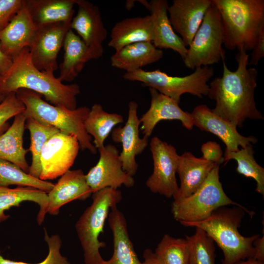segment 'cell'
Masks as SVG:
<instances>
[{
  "instance_id": "7c38bea8",
  "label": "cell",
  "mask_w": 264,
  "mask_h": 264,
  "mask_svg": "<svg viewBox=\"0 0 264 264\" xmlns=\"http://www.w3.org/2000/svg\"><path fill=\"white\" fill-rule=\"evenodd\" d=\"M98 150L100 154L98 162L85 175L87 184L92 193L106 188L117 189L122 185L132 187L134 179L123 170L117 148L109 144Z\"/></svg>"
},
{
  "instance_id": "ba28073f",
  "label": "cell",
  "mask_w": 264,
  "mask_h": 264,
  "mask_svg": "<svg viewBox=\"0 0 264 264\" xmlns=\"http://www.w3.org/2000/svg\"><path fill=\"white\" fill-rule=\"evenodd\" d=\"M214 74V68L209 66L197 68L192 73L182 77L170 76L159 69L146 71L141 68L126 72L123 78L140 82L142 86L154 88L179 104L184 93L198 98L207 96L209 89L207 83Z\"/></svg>"
},
{
  "instance_id": "b9f144b4",
  "label": "cell",
  "mask_w": 264,
  "mask_h": 264,
  "mask_svg": "<svg viewBox=\"0 0 264 264\" xmlns=\"http://www.w3.org/2000/svg\"><path fill=\"white\" fill-rule=\"evenodd\" d=\"M143 261L140 264H163L150 249H145L143 254Z\"/></svg>"
},
{
  "instance_id": "44dd1931",
  "label": "cell",
  "mask_w": 264,
  "mask_h": 264,
  "mask_svg": "<svg viewBox=\"0 0 264 264\" xmlns=\"http://www.w3.org/2000/svg\"><path fill=\"white\" fill-rule=\"evenodd\" d=\"M154 45L157 48L170 49L177 53L182 59L186 56L187 48L183 41L174 30L168 13L169 4L166 0H152L149 2Z\"/></svg>"
},
{
  "instance_id": "ee69618b",
  "label": "cell",
  "mask_w": 264,
  "mask_h": 264,
  "mask_svg": "<svg viewBox=\"0 0 264 264\" xmlns=\"http://www.w3.org/2000/svg\"><path fill=\"white\" fill-rule=\"evenodd\" d=\"M234 264H264V263L258 261L253 258H250L247 260L238 262Z\"/></svg>"
},
{
  "instance_id": "d6a6232c",
  "label": "cell",
  "mask_w": 264,
  "mask_h": 264,
  "mask_svg": "<svg viewBox=\"0 0 264 264\" xmlns=\"http://www.w3.org/2000/svg\"><path fill=\"white\" fill-rule=\"evenodd\" d=\"M28 186L43 190L50 191L54 184L30 176L16 165L0 159V187Z\"/></svg>"
},
{
  "instance_id": "5b68a950",
  "label": "cell",
  "mask_w": 264,
  "mask_h": 264,
  "mask_svg": "<svg viewBox=\"0 0 264 264\" xmlns=\"http://www.w3.org/2000/svg\"><path fill=\"white\" fill-rule=\"evenodd\" d=\"M24 107L27 118L56 128L60 131L75 136L82 151L96 154L97 149L91 142V136L86 131L84 123L89 112L87 106L69 110L50 104L42 95L27 89L15 92Z\"/></svg>"
},
{
  "instance_id": "8fae6325",
  "label": "cell",
  "mask_w": 264,
  "mask_h": 264,
  "mask_svg": "<svg viewBox=\"0 0 264 264\" xmlns=\"http://www.w3.org/2000/svg\"><path fill=\"white\" fill-rule=\"evenodd\" d=\"M80 149L75 136L61 131L53 135L41 153L39 178L47 181L61 176L73 165Z\"/></svg>"
},
{
  "instance_id": "ab89813d",
  "label": "cell",
  "mask_w": 264,
  "mask_h": 264,
  "mask_svg": "<svg viewBox=\"0 0 264 264\" xmlns=\"http://www.w3.org/2000/svg\"><path fill=\"white\" fill-rule=\"evenodd\" d=\"M252 50L249 65L257 66L264 57V28L261 30L257 43Z\"/></svg>"
},
{
  "instance_id": "5bb4252c",
  "label": "cell",
  "mask_w": 264,
  "mask_h": 264,
  "mask_svg": "<svg viewBox=\"0 0 264 264\" xmlns=\"http://www.w3.org/2000/svg\"><path fill=\"white\" fill-rule=\"evenodd\" d=\"M138 104L131 101L128 104V119L124 126L114 128L111 131L112 140L121 143L122 152L120 158L123 169L128 174L134 176L138 169L136 156L141 154L149 143V137L139 136L140 119L137 116Z\"/></svg>"
},
{
  "instance_id": "e575fe53",
  "label": "cell",
  "mask_w": 264,
  "mask_h": 264,
  "mask_svg": "<svg viewBox=\"0 0 264 264\" xmlns=\"http://www.w3.org/2000/svg\"><path fill=\"white\" fill-rule=\"evenodd\" d=\"M154 252L163 264H190L185 238H174L166 234Z\"/></svg>"
},
{
  "instance_id": "74e56055",
  "label": "cell",
  "mask_w": 264,
  "mask_h": 264,
  "mask_svg": "<svg viewBox=\"0 0 264 264\" xmlns=\"http://www.w3.org/2000/svg\"><path fill=\"white\" fill-rule=\"evenodd\" d=\"M23 0H0V31L22 7Z\"/></svg>"
},
{
  "instance_id": "f35d334b",
  "label": "cell",
  "mask_w": 264,
  "mask_h": 264,
  "mask_svg": "<svg viewBox=\"0 0 264 264\" xmlns=\"http://www.w3.org/2000/svg\"><path fill=\"white\" fill-rule=\"evenodd\" d=\"M201 152V157L205 160L220 165L224 162L223 151L220 145L216 142L209 141L203 144Z\"/></svg>"
},
{
  "instance_id": "ffe728a7",
  "label": "cell",
  "mask_w": 264,
  "mask_h": 264,
  "mask_svg": "<svg viewBox=\"0 0 264 264\" xmlns=\"http://www.w3.org/2000/svg\"><path fill=\"white\" fill-rule=\"evenodd\" d=\"M37 28L27 8L22 7L9 23L0 31V47L12 60L26 47H29Z\"/></svg>"
},
{
  "instance_id": "f6af8a7d",
  "label": "cell",
  "mask_w": 264,
  "mask_h": 264,
  "mask_svg": "<svg viewBox=\"0 0 264 264\" xmlns=\"http://www.w3.org/2000/svg\"><path fill=\"white\" fill-rule=\"evenodd\" d=\"M135 0H128L126 2V7L128 10H130L134 6Z\"/></svg>"
},
{
  "instance_id": "4fadbf2b",
  "label": "cell",
  "mask_w": 264,
  "mask_h": 264,
  "mask_svg": "<svg viewBox=\"0 0 264 264\" xmlns=\"http://www.w3.org/2000/svg\"><path fill=\"white\" fill-rule=\"evenodd\" d=\"M71 20L37 29L29 49L32 62L38 69L54 73L58 69V54L67 32L70 29Z\"/></svg>"
},
{
  "instance_id": "836d02e7",
  "label": "cell",
  "mask_w": 264,
  "mask_h": 264,
  "mask_svg": "<svg viewBox=\"0 0 264 264\" xmlns=\"http://www.w3.org/2000/svg\"><path fill=\"white\" fill-rule=\"evenodd\" d=\"M191 236H186L190 264H216L215 246L213 239L199 227Z\"/></svg>"
},
{
  "instance_id": "7402d4cb",
  "label": "cell",
  "mask_w": 264,
  "mask_h": 264,
  "mask_svg": "<svg viewBox=\"0 0 264 264\" xmlns=\"http://www.w3.org/2000/svg\"><path fill=\"white\" fill-rule=\"evenodd\" d=\"M217 165L202 157H196L189 152H185L179 155L176 173L180 185L178 194L174 200L184 198L196 192Z\"/></svg>"
},
{
  "instance_id": "f1b7e54d",
  "label": "cell",
  "mask_w": 264,
  "mask_h": 264,
  "mask_svg": "<svg viewBox=\"0 0 264 264\" xmlns=\"http://www.w3.org/2000/svg\"><path fill=\"white\" fill-rule=\"evenodd\" d=\"M25 201H33L38 204L40 209L37 221L41 225L47 213V193L28 186H18L15 188L0 187V223L9 217L4 214L5 211L12 207L18 206Z\"/></svg>"
},
{
  "instance_id": "3957f363",
  "label": "cell",
  "mask_w": 264,
  "mask_h": 264,
  "mask_svg": "<svg viewBox=\"0 0 264 264\" xmlns=\"http://www.w3.org/2000/svg\"><path fill=\"white\" fill-rule=\"evenodd\" d=\"M221 19L223 45L246 52L255 46L264 28V0H212Z\"/></svg>"
},
{
  "instance_id": "ac0fdd59",
  "label": "cell",
  "mask_w": 264,
  "mask_h": 264,
  "mask_svg": "<svg viewBox=\"0 0 264 264\" xmlns=\"http://www.w3.org/2000/svg\"><path fill=\"white\" fill-rule=\"evenodd\" d=\"M151 104L140 120L144 136L149 137L157 124L162 120H178L189 130L194 126L190 113L183 111L179 104L153 88H149Z\"/></svg>"
},
{
  "instance_id": "d590c367",
  "label": "cell",
  "mask_w": 264,
  "mask_h": 264,
  "mask_svg": "<svg viewBox=\"0 0 264 264\" xmlns=\"http://www.w3.org/2000/svg\"><path fill=\"white\" fill-rule=\"evenodd\" d=\"M44 232V239L48 245V253L43 261L36 264L14 261L4 258L0 253V264H71L67 258L61 253L62 242L60 237L58 234L49 236L45 229Z\"/></svg>"
},
{
  "instance_id": "7bdbcfd3",
  "label": "cell",
  "mask_w": 264,
  "mask_h": 264,
  "mask_svg": "<svg viewBox=\"0 0 264 264\" xmlns=\"http://www.w3.org/2000/svg\"><path fill=\"white\" fill-rule=\"evenodd\" d=\"M12 63V60L4 54L0 47V76L8 69Z\"/></svg>"
},
{
  "instance_id": "cb8c5ba5",
  "label": "cell",
  "mask_w": 264,
  "mask_h": 264,
  "mask_svg": "<svg viewBox=\"0 0 264 264\" xmlns=\"http://www.w3.org/2000/svg\"><path fill=\"white\" fill-rule=\"evenodd\" d=\"M153 37L150 15L127 18L116 22L113 26L108 45L116 51L130 44L152 42Z\"/></svg>"
},
{
  "instance_id": "d6986e66",
  "label": "cell",
  "mask_w": 264,
  "mask_h": 264,
  "mask_svg": "<svg viewBox=\"0 0 264 264\" xmlns=\"http://www.w3.org/2000/svg\"><path fill=\"white\" fill-rule=\"evenodd\" d=\"M92 194L83 171L69 170L61 176L47 193V213L57 215L63 205L75 200H85Z\"/></svg>"
},
{
  "instance_id": "f546056e",
  "label": "cell",
  "mask_w": 264,
  "mask_h": 264,
  "mask_svg": "<svg viewBox=\"0 0 264 264\" xmlns=\"http://www.w3.org/2000/svg\"><path fill=\"white\" fill-rule=\"evenodd\" d=\"M124 122L121 114L109 113L101 105L94 104L84 123L86 132L93 137V144L98 149L104 146V142L115 126Z\"/></svg>"
},
{
  "instance_id": "83f0119b",
  "label": "cell",
  "mask_w": 264,
  "mask_h": 264,
  "mask_svg": "<svg viewBox=\"0 0 264 264\" xmlns=\"http://www.w3.org/2000/svg\"><path fill=\"white\" fill-rule=\"evenodd\" d=\"M76 0H23L37 29L71 20Z\"/></svg>"
},
{
  "instance_id": "52a82bcc",
  "label": "cell",
  "mask_w": 264,
  "mask_h": 264,
  "mask_svg": "<svg viewBox=\"0 0 264 264\" xmlns=\"http://www.w3.org/2000/svg\"><path fill=\"white\" fill-rule=\"evenodd\" d=\"M220 165L210 172L201 186L184 198L174 200L171 211L175 220L181 224L205 220L217 209L228 205L242 208L252 218L255 213L233 201L224 192L220 180Z\"/></svg>"
},
{
  "instance_id": "e0dca14e",
  "label": "cell",
  "mask_w": 264,
  "mask_h": 264,
  "mask_svg": "<svg viewBox=\"0 0 264 264\" xmlns=\"http://www.w3.org/2000/svg\"><path fill=\"white\" fill-rule=\"evenodd\" d=\"M211 0H174L168 13L172 27L188 46L200 27Z\"/></svg>"
},
{
  "instance_id": "2e32d148",
  "label": "cell",
  "mask_w": 264,
  "mask_h": 264,
  "mask_svg": "<svg viewBox=\"0 0 264 264\" xmlns=\"http://www.w3.org/2000/svg\"><path fill=\"white\" fill-rule=\"evenodd\" d=\"M190 114L194 126L220 138L226 146V153L236 152L240 149L239 147L244 148L258 142L253 136L241 134L236 127L215 114L206 105L196 106Z\"/></svg>"
},
{
  "instance_id": "60d3db41",
  "label": "cell",
  "mask_w": 264,
  "mask_h": 264,
  "mask_svg": "<svg viewBox=\"0 0 264 264\" xmlns=\"http://www.w3.org/2000/svg\"><path fill=\"white\" fill-rule=\"evenodd\" d=\"M254 248L253 258L258 261L264 263V236L257 238L253 243Z\"/></svg>"
},
{
  "instance_id": "1f68e13d",
  "label": "cell",
  "mask_w": 264,
  "mask_h": 264,
  "mask_svg": "<svg viewBox=\"0 0 264 264\" xmlns=\"http://www.w3.org/2000/svg\"><path fill=\"white\" fill-rule=\"evenodd\" d=\"M252 144L236 152H224V162L235 160L237 172L246 177L254 179L257 183L256 191L264 196V169L257 163L254 156Z\"/></svg>"
},
{
  "instance_id": "d4e9b609",
  "label": "cell",
  "mask_w": 264,
  "mask_h": 264,
  "mask_svg": "<svg viewBox=\"0 0 264 264\" xmlns=\"http://www.w3.org/2000/svg\"><path fill=\"white\" fill-rule=\"evenodd\" d=\"M63 45V60L59 66L60 73L57 78L63 83L70 82L79 75L85 64L95 58L81 38L71 29L65 36Z\"/></svg>"
},
{
  "instance_id": "8992f818",
  "label": "cell",
  "mask_w": 264,
  "mask_h": 264,
  "mask_svg": "<svg viewBox=\"0 0 264 264\" xmlns=\"http://www.w3.org/2000/svg\"><path fill=\"white\" fill-rule=\"evenodd\" d=\"M92 202L75 224L76 231L84 252L85 264H101L104 260L99 249L106 246L99 240L110 209L122 199V192L106 188L92 194Z\"/></svg>"
},
{
  "instance_id": "277c9868",
  "label": "cell",
  "mask_w": 264,
  "mask_h": 264,
  "mask_svg": "<svg viewBox=\"0 0 264 264\" xmlns=\"http://www.w3.org/2000/svg\"><path fill=\"white\" fill-rule=\"evenodd\" d=\"M244 212L242 208L237 206L231 208L223 206L214 211L204 220L182 225L202 229L222 250V264H234L253 257V243L260 236L257 234L244 237L240 233L238 228Z\"/></svg>"
},
{
  "instance_id": "484cf974",
  "label": "cell",
  "mask_w": 264,
  "mask_h": 264,
  "mask_svg": "<svg viewBox=\"0 0 264 264\" xmlns=\"http://www.w3.org/2000/svg\"><path fill=\"white\" fill-rule=\"evenodd\" d=\"M24 111L16 115L12 124L0 134V159L16 165L28 174L30 165L26 159L28 150L23 145L27 119Z\"/></svg>"
},
{
  "instance_id": "9c48e42d",
  "label": "cell",
  "mask_w": 264,
  "mask_h": 264,
  "mask_svg": "<svg viewBox=\"0 0 264 264\" xmlns=\"http://www.w3.org/2000/svg\"><path fill=\"white\" fill-rule=\"evenodd\" d=\"M223 45L220 15L211 0L200 27L187 48L186 56L182 59L183 63L192 70L217 64L225 59Z\"/></svg>"
},
{
  "instance_id": "6da1fadb",
  "label": "cell",
  "mask_w": 264,
  "mask_h": 264,
  "mask_svg": "<svg viewBox=\"0 0 264 264\" xmlns=\"http://www.w3.org/2000/svg\"><path fill=\"white\" fill-rule=\"evenodd\" d=\"M235 59L238 66L235 71L228 68L225 59L222 60V75L210 83L207 96L216 102L211 109L215 114L241 128L247 119L261 120L264 117L255 100L258 72L254 67H247L249 55L246 51L238 50Z\"/></svg>"
},
{
  "instance_id": "4316f807",
  "label": "cell",
  "mask_w": 264,
  "mask_h": 264,
  "mask_svg": "<svg viewBox=\"0 0 264 264\" xmlns=\"http://www.w3.org/2000/svg\"><path fill=\"white\" fill-rule=\"evenodd\" d=\"M163 55L162 50L156 48L152 42H138L116 51L110 57V63L114 67L131 72L158 61Z\"/></svg>"
},
{
  "instance_id": "8d00e7d4",
  "label": "cell",
  "mask_w": 264,
  "mask_h": 264,
  "mask_svg": "<svg viewBox=\"0 0 264 264\" xmlns=\"http://www.w3.org/2000/svg\"><path fill=\"white\" fill-rule=\"evenodd\" d=\"M24 110L25 107L15 92L7 95L0 103V134L8 128L10 119Z\"/></svg>"
},
{
  "instance_id": "4dcf8cb0",
  "label": "cell",
  "mask_w": 264,
  "mask_h": 264,
  "mask_svg": "<svg viewBox=\"0 0 264 264\" xmlns=\"http://www.w3.org/2000/svg\"><path fill=\"white\" fill-rule=\"evenodd\" d=\"M25 128L30 133V145L28 151L31 152L32 155L28 174L39 178L41 172L40 156L42 150L48 139L60 131L31 118H27Z\"/></svg>"
},
{
  "instance_id": "9a60e30c",
  "label": "cell",
  "mask_w": 264,
  "mask_h": 264,
  "mask_svg": "<svg viewBox=\"0 0 264 264\" xmlns=\"http://www.w3.org/2000/svg\"><path fill=\"white\" fill-rule=\"evenodd\" d=\"M78 11L72 18L70 29L74 30L92 53L95 59L104 52L103 43L107 37L99 7L86 0H76Z\"/></svg>"
},
{
  "instance_id": "bcb514c9",
  "label": "cell",
  "mask_w": 264,
  "mask_h": 264,
  "mask_svg": "<svg viewBox=\"0 0 264 264\" xmlns=\"http://www.w3.org/2000/svg\"><path fill=\"white\" fill-rule=\"evenodd\" d=\"M6 96L0 94V103L4 99Z\"/></svg>"
},
{
  "instance_id": "603a6c76",
  "label": "cell",
  "mask_w": 264,
  "mask_h": 264,
  "mask_svg": "<svg viewBox=\"0 0 264 264\" xmlns=\"http://www.w3.org/2000/svg\"><path fill=\"white\" fill-rule=\"evenodd\" d=\"M108 219L113 236V251L111 257L104 260L101 264H140L123 213L115 206L110 209Z\"/></svg>"
},
{
  "instance_id": "7a4b0ae2",
  "label": "cell",
  "mask_w": 264,
  "mask_h": 264,
  "mask_svg": "<svg viewBox=\"0 0 264 264\" xmlns=\"http://www.w3.org/2000/svg\"><path fill=\"white\" fill-rule=\"evenodd\" d=\"M20 89H27L44 96L51 105L74 110L80 88L77 84H65L54 73L38 69L33 64L28 47L12 60L0 76V94L6 96Z\"/></svg>"
},
{
  "instance_id": "30bf717a",
  "label": "cell",
  "mask_w": 264,
  "mask_h": 264,
  "mask_svg": "<svg viewBox=\"0 0 264 264\" xmlns=\"http://www.w3.org/2000/svg\"><path fill=\"white\" fill-rule=\"evenodd\" d=\"M153 159L154 169L146 185L154 193L168 198H176L179 192L176 173L179 155L171 144L154 136L150 143Z\"/></svg>"
}]
</instances>
